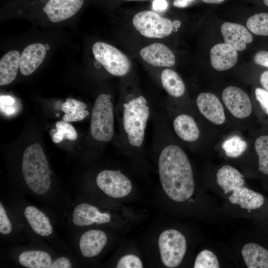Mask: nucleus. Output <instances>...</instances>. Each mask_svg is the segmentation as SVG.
Returning <instances> with one entry per match:
<instances>
[{
	"label": "nucleus",
	"mask_w": 268,
	"mask_h": 268,
	"mask_svg": "<svg viewBox=\"0 0 268 268\" xmlns=\"http://www.w3.org/2000/svg\"><path fill=\"white\" fill-rule=\"evenodd\" d=\"M221 32L225 43L237 51H243L247 44L253 41V36L247 29L239 24L226 22L221 26Z\"/></svg>",
	"instance_id": "13"
},
{
	"label": "nucleus",
	"mask_w": 268,
	"mask_h": 268,
	"mask_svg": "<svg viewBox=\"0 0 268 268\" xmlns=\"http://www.w3.org/2000/svg\"><path fill=\"white\" fill-rule=\"evenodd\" d=\"M196 104L201 113L211 123L221 125L225 122L223 107L215 95L202 93L197 97Z\"/></svg>",
	"instance_id": "11"
},
{
	"label": "nucleus",
	"mask_w": 268,
	"mask_h": 268,
	"mask_svg": "<svg viewBox=\"0 0 268 268\" xmlns=\"http://www.w3.org/2000/svg\"><path fill=\"white\" fill-rule=\"evenodd\" d=\"M21 265L29 268H49L52 261L50 255L39 250L26 251L18 257Z\"/></svg>",
	"instance_id": "25"
},
{
	"label": "nucleus",
	"mask_w": 268,
	"mask_h": 268,
	"mask_svg": "<svg viewBox=\"0 0 268 268\" xmlns=\"http://www.w3.org/2000/svg\"><path fill=\"white\" fill-rule=\"evenodd\" d=\"M129 1H133V0H126Z\"/></svg>",
	"instance_id": "45"
},
{
	"label": "nucleus",
	"mask_w": 268,
	"mask_h": 268,
	"mask_svg": "<svg viewBox=\"0 0 268 268\" xmlns=\"http://www.w3.org/2000/svg\"><path fill=\"white\" fill-rule=\"evenodd\" d=\"M173 129L176 134L187 142L196 141L200 136V130L195 119L187 114H180L172 121Z\"/></svg>",
	"instance_id": "18"
},
{
	"label": "nucleus",
	"mask_w": 268,
	"mask_h": 268,
	"mask_svg": "<svg viewBox=\"0 0 268 268\" xmlns=\"http://www.w3.org/2000/svg\"><path fill=\"white\" fill-rule=\"evenodd\" d=\"M260 80L262 85L268 91V70L261 74Z\"/></svg>",
	"instance_id": "40"
},
{
	"label": "nucleus",
	"mask_w": 268,
	"mask_h": 268,
	"mask_svg": "<svg viewBox=\"0 0 268 268\" xmlns=\"http://www.w3.org/2000/svg\"><path fill=\"white\" fill-rule=\"evenodd\" d=\"M173 27L175 29L179 28L181 26V22L178 20H175L172 22Z\"/></svg>",
	"instance_id": "43"
},
{
	"label": "nucleus",
	"mask_w": 268,
	"mask_h": 268,
	"mask_svg": "<svg viewBox=\"0 0 268 268\" xmlns=\"http://www.w3.org/2000/svg\"><path fill=\"white\" fill-rule=\"evenodd\" d=\"M20 53L12 50L6 53L0 61V85L12 82L16 77L19 67Z\"/></svg>",
	"instance_id": "23"
},
{
	"label": "nucleus",
	"mask_w": 268,
	"mask_h": 268,
	"mask_svg": "<svg viewBox=\"0 0 268 268\" xmlns=\"http://www.w3.org/2000/svg\"><path fill=\"white\" fill-rule=\"evenodd\" d=\"M264 2L266 5L268 6V0H263Z\"/></svg>",
	"instance_id": "44"
},
{
	"label": "nucleus",
	"mask_w": 268,
	"mask_h": 268,
	"mask_svg": "<svg viewBox=\"0 0 268 268\" xmlns=\"http://www.w3.org/2000/svg\"><path fill=\"white\" fill-rule=\"evenodd\" d=\"M110 220L109 214L101 213L96 207L87 203L76 206L72 213L73 222L79 226H88L94 223L104 224L109 222Z\"/></svg>",
	"instance_id": "14"
},
{
	"label": "nucleus",
	"mask_w": 268,
	"mask_h": 268,
	"mask_svg": "<svg viewBox=\"0 0 268 268\" xmlns=\"http://www.w3.org/2000/svg\"><path fill=\"white\" fill-rule=\"evenodd\" d=\"M151 120L152 134L150 147L158 156V170L166 195L177 202L190 199L195 190L193 169L184 150L170 140V128L162 103L154 102Z\"/></svg>",
	"instance_id": "1"
},
{
	"label": "nucleus",
	"mask_w": 268,
	"mask_h": 268,
	"mask_svg": "<svg viewBox=\"0 0 268 268\" xmlns=\"http://www.w3.org/2000/svg\"><path fill=\"white\" fill-rule=\"evenodd\" d=\"M255 148L258 156V170L268 175V136L258 137L255 141Z\"/></svg>",
	"instance_id": "27"
},
{
	"label": "nucleus",
	"mask_w": 268,
	"mask_h": 268,
	"mask_svg": "<svg viewBox=\"0 0 268 268\" xmlns=\"http://www.w3.org/2000/svg\"><path fill=\"white\" fill-rule=\"evenodd\" d=\"M12 231V225L2 204L0 203V232L8 234Z\"/></svg>",
	"instance_id": "33"
},
{
	"label": "nucleus",
	"mask_w": 268,
	"mask_h": 268,
	"mask_svg": "<svg viewBox=\"0 0 268 268\" xmlns=\"http://www.w3.org/2000/svg\"><path fill=\"white\" fill-rule=\"evenodd\" d=\"M85 103L73 98H67L63 103L62 110L65 113L63 120L67 122L80 121L87 117L89 112Z\"/></svg>",
	"instance_id": "26"
},
{
	"label": "nucleus",
	"mask_w": 268,
	"mask_h": 268,
	"mask_svg": "<svg viewBox=\"0 0 268 268\" xmlns=\"http://www.w3.org/2000/svg\"><path fill=\"white\" fill-rule=\"evenodd\" d=\"M255 95L262 108L268 115V91L262 88H257L255 90Z\"/></svg>",
	"instance_id": "34"
},
{
	"label": "nucleus",
	"mask_w": 268,
	"mask_h": 268,
	"mask_svg": "<svg viewBox=\"0 0 268 268\" xmlns=\"http://www.w3.org/2000/svg\"><path fill=\"white\" fill-rule=\"evenodd\" d=\"M153 103L141 94L130 93L121 97L115 111L119 127L116 142L122 152L137 155L144 151L146 128L151 120Z\"/></svg>",
	"instance_id": "2"
},
{
	"label": "nucleus",
	"mask_w": 268,
	"mask_h": 268,
	"mask_svg": "<svg viewBox=\"0 0 268 268\" xmlns=\"http://www.w3.org/2000/svg\"><path fill=\"white\" fill-rule=\"evenodd\" d=\"M134 28L143 36L150 38H162L169 36L173 29L169 19L150 10L136 13L133 19Z\"/></svg>",
	"instance_id": "7"
},
{
	"label": "nucleus",
	"mask_w": 268,
	"mask_h": 268,
	"mask_svg": "<svg viewBox=\"0 0 268 268\" xmlns=\"http://www.w3.org/2000/svg\"><path fill=\"white\" fill-rule=\"evenodd\" d=\"M222 100L230 113L236 118L243 119L252 112V105L248 95L240 88L230 86L223 90Z\"/></svg>",
	"instance_id": "9"
},
{
	"label": "nucleus",
	"mask_w": 268,
	"mask_h": 268,
	"mask_svg": "<svg viewBox=\"0 0 268 268\" xmlns=\"http://www.w3.org/2000/svg\"><path fill=\"white\" fill-rule=\"evenodd\" d=\"M216 181L225 194L245 184L243 176L236 169L229 165L223 166L218 170Z\"/></svg>",
	"instance_id": "22"
},
{
	"label": "nucleus",
	"mask_w": 268,
	"mask_h": 268,
	"mask_svg": "<svg viewBox=\"0 0 268 268\" xmlns=\"http://www.w3.org/2000/svg\"><path fill=\"white\" fill-rule=\"evenodd\" d=\"M241 253L248 268H268V250L254 243L245 245Z\"/></svg>",
	"instance_id": "20"
},
{
	"label": "nucleus",
	"mask_w": 268,
	"mask_h": 268,
	"mask_svg": "<svg viewBox=\"0 0 268 268\" xmlns=\"http://www.w3.org/2000/svg\"><path fill=\"white\" fill-rule=\"evenodd\" d=\"M56 131L53 134L52 140L54 143H58L64 139L74 140L77 137V134L72 126L68 122L61 121L56 124Z\"/></svg>",
	"instance_id": "30"
},
{
	"label": "nucleus",
	"mask_w": 268,
	"mask_h": 268,
	"mask_svg": "<svg viewBox=\"0 0 268 268\" xmlns=\"http://www.w3.org/2000/svg\"><path fill=\"white\" fill-rule=\"evenodd\" d=\"M110 94H99L94 102L91 113L90 132L97 142H107L114 138L115 106Z\"/></svg>",
	"instance_id": "4"
},
{
	"label": "nucleus",
	"mask_w": 268,
	"mask_h": 268,
	"mask_svg": "<svg viewBox=\"0 0 268 268\" xmlns=\"http://www.w3.org/2000/svg\"><path fill=\"white\" fill-rule=\"evenodd\" d=\"M46 50L45 46L41 43L29 45L24 49L19 64L22 74H31L39 67L46 56Z\"/></svg>",
	"instance_id": "16"
},
{
	"label": "nucleus",
	"mask_w": 268,
	"mask_h": 268,
	"mask_svg": "<svg viewBox=\"0 0 268 268\" xmlns=\"http://www.w3.org/2000/svg\"><path fill=\"white\" fill-rule=\"evenodd\" d=\"M202 0L203 2L207 3L218 4V3H220L224 1L225 0Z\"/></svg>",
	"instance_id": "42"
},
{
	"label": "nucleus",
	"mask_w": 268,
	"mask_h": 268,
	"mask_svg": "<svg viewBox=\"0 0 268 268\" xmlns=\"http://www.w3.org/2000/svg\"><path fill=\"white\" fill-rule=\"evenodd\" d=\"M72 267L69 260L67 257H62L56 259L52 263L49 268H70Z\"/></svg>",
	"instance_id": "36"
},
{
	"label": "nucleus",
	"mask_w": 268,
	"mask_h": 268,
	"mask_svg": "<svg viewBox=\"0 0 268 268\" xmlns=\"http://www.w3.org/2000/svg\"><path fill=\"white\" fill-rule=\"evenodd\" d=\"M230 201L248 210L257 209L263 204L264 197L260 194L242 186L233 191L229 197Z\"/></svg>",
	"instance_id": "19"
},
{
	"label": "nucleus",
	"mask_w": 268,
	"mask_h": 268,
	"mask_svg": "<svg viewBox=\"0 0 268 268\" xmlns=\"http://www.w3.org/2000/svg\"><path fill=\"white\" fill-rule=\"evenodd\" d=\"M210 56L212 67L219 71L232 67L238 59L237 51L225 43L214 45L210 50Z\"/></svg>",
	"instance_id": "15"
},
{
	"label": "nucleus",
	"mask_w": 268,
	"mask_h": 268,
	"mask_svg": "<svg viewBox=\"0 0 268 268\" xmlns=\"http://www.w3.org/2000/svg\"><path fill=\"white\" fill-rule=\"evenodd\" d=\"M117 268H142L143 265L140 259L132 254L126 255L121 257L118 261Z\"/></svg>",
	"instance_id": "32"
},
{
	"label": "nucleus",
	"mask_w": 268,
	"mask_h": 268,
	"mask_svg": "<svg viewBox=\"0 0 268 268\" xmlns=\"http://www.w3.org/2000/svg\"><path fill=\"white\" fill-rule=\"evenodd\" d=\"M168 6L166 0H154L152 3L153 9L157 11H163Z\"/></svg>",
	"instance_id": "37"
},
{
	"label": "nucleus",
	"mask_w": 268,
	"mask_h": 268,
	"mask_svg": "<svg viewBox=\"0 0 268 268\" xmlns=\"http://www.w3.org/2000/svg\"><path fill=\"white\" fill-rule=\"evenodd\" d=\"M0 101V106H12L14 103V98L8 95H1Z\"/></svg>",
	"instance_id": "38"
},
{
	"label": "nucleus",
	"mask_w": 268,
	"mask_h": 268,
	"mask_svg": "<svg viewBox=\"0 0 268 268\" xmlns=\"http://www.w3.org/2000/svg\"><path fill=\"white\" fill-rule=\"evenodd\" d=\"M247 26L254 34L260 36H268V13H256L250 17Z\"/></svg>",
	"instance_id": "28"
},
{
	"label": "nucleus",
	"mask_w": 268,
	"mask_h": 268,
	"mask_svg": "<svg viewBox=\"0 0 268 268\" xmlns=\"http://www.w3.org/2000/svg\"><path fill=\"white\" fill-rule=\"evenodd\" d=\"M25 217L33 230L42 236H48L53 232V227L48 216L34 206H28L24 210Z\"/></svg>",
	"instance_id": "21"
},
{
	"label": "nucleus",
	"mask_w": 268,
	"mask_h": 268,
	"mask_svg": "<svg viewBox=\"0 0 268 268\" xmlns=\"http://www.w3.org/2000/svg\"><path fill=\"white\" fill-rule=\"evenodd\" d=\"M140 55L147 63L160 67H170L175 63L173 53L166 46L153 43L142 48Z\"/></svg>",
	"instance_id": "12"
},
{
	"label": "nucleus",
	"mask_w": 268,
	"mask_h": 268,
	"mask_svg": "<svg viewBox=\"0 0 268 268\" xmlns=\"http://www.w3.org/2000/svg\"><path fill=\"white\" fill-rule=\"evenodd\" d=\"M161 260L167 267L174 268L182 262L187 249L184 236L174 229H167L159 235L158 241Z\"/></svg>",
	"instance_id": "5"
},
{
	"label": "nucleus",
	"mask_w": 268,
	"mask_h": 268,
	"mask_svg": "<svg viewBox=\"0 0 268 268\" xmlns=\"http://www.w3.org/2000/svg\"><path fill=\"white\" fill-rule=\"evenodd\" d=\"M22 172L26 184L34 193L43 195L49 191L51 172L43 148L39 143L33 144L25 149Z\"/></svg>",
	"instance_id": "3"
},
{
	"label": "nucleus",
	"mask_w": 268,
	"mask_h": 268,
	"mask_svg": "<svg viewBox=\"0 0 268 268\" xmlns=\"http://www.w3.org/2000/svg\"><path fill=\"white\" fill-rule=\"evenodd\" d=\"M255 63L268 67V52L260 51L257 53L254 57Z\"/></svg>",
	"instance_id": "35"
},
{
	"label": "nucleus",
	"mask_w": 268,
	"mask_h": 268,
	"mask_svg": "<svg viewBox=\"0 0 268 268\" xmlns=\"http://www.w3.org/2000/svg\"><path fill=\"white\" fill-rule=\"evenodd\" d=\"M96 182L105 194L114 198H123L132 189L130 180L120 170H103L97 175Z\"/></svg>",
	"instance_id": "8"
},
{
	"label": "nucleus",
	"mask_w": 268,
	"mask_h": 268,
	"mask_svg": "<svg viewBox=\"0 0 268 268\" xmlns=\"http://www.w3.org/2000/svg\"><path fill=\"white\" fill-rule=\"evenodd\" d=\"M95 59L111 74L116 76H125L130 71L131 64L128 58L115 47L97 42L92 47Z\"/></svg>",
	"instance_id": "6"
},
{
	"label": "nucleus",
	"mask_w": 268,
	"mask_h": 268,
	"mask_svg": "<svg viewBox=\"0 0 268 268\" xmlns=\"http://www.w3.org/2000/svg\"><path fill=\"white\" fill-rule=\"evenodd\" d=\"M195 0H174L173 5L179 8H184L188 6Z\"/></svg>",
	"instance_id": "39"
},
{
	"label": "nucleus",
	"mask_w": 268,
	"mask_h": 268,
	"mask_svg": "<svg viewBox=\"0 0 268 268\" xmlns=\"http://www.w3.org/2000/svg\"><path fill=\"white\" fill-rule=\"evenodd\" d=\"M161 83L164 89L171 96L179 98L185 92V85L182 78L174 70L165 68L161 73Z\"/></svg>",
	"instance_id": "24"
},
{
	"label": "nucleus",
	"mask_w": 268,
	"mask_h": 268,
	"mask_svg": "<svg viewBox=\"0 0 268 268\" xmlns=\"http://www.w3.org/2000/svg\"><path fill=\"white\" fill-rule=\"evenodd\" d=\"M107 237L100 230L92 229L84 232L79 240V248L82 255L87 258L99 255L105 246Z\"/></svg>",
	"instance_id": "17"
},
{
	"label": "nucleus",
	"mask_w": 268,
	"mask_h": 268,
	"mask_svg": "<svg viewBox=\"0 0 268 268\" xmlns=\"http://www.w3.org/2000/svg\"><path fill=\"white\" fill-rule=\"evenodd\" d=\"M0 110L7 115H10L14 113L15 109L12 106H0Z\"/></svg>",
	"instance_id": "41"
},
{
	"label": "nucleus",
	"mask_w": 268,
	"mask_h": 268,
	"mask_svg": "<svg viewBox=\"0 0 268 268\" xmlns=\"http://www.w3.org/2000/svg\"><path fill=\"white\" fill-rule=\"evenodd\" d=\"M247 143L237 135L233 136L224 141L221 147L225 154L231 158L240 156L246 149Z\"/></svg>",
	"instance_id": "29"
},
{
	"label": "nucleus",
	"mask_w": 268,
	"mask_h": 268,
	"mask_svg": "<svg viewBox=\"0 0 268 268\" xmlns=\"http://www.w3.org/2000/svg\"><path fill=\"white\" fill-rule=\"evenodd\" d=\"M83 0H49L43 8L48 19L58 22L74 15L81 7Z\"/></svg>",
	"instance_id": "10"
},
{
	"label": "nucleus",
	"mask_w": 268,
	"mask_h": 268,
	"mask_svg": "<svg viewBox=\"0 0 268 268\" xmlns=\"http://www.w3.org/2000/svg\"><path fill=\"white\" fill-rule=\"evenodd\" d=\"M194 268H218V259L211 251L204 250L197 256L194 266Z\"/></svg>",
	"instance_id": "31"
}]
</instances>
